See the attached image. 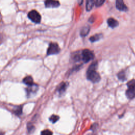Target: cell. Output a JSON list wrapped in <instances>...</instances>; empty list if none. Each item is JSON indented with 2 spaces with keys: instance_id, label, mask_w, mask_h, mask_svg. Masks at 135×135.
Here are the masks:
<instances>
[{
  "instance_id": "obj_14",
  "label": "cell",
  "mask_w": 135,
  "mask_h": 135,
  "mask_svg": "<svg viewBox=\"0 0 135 135\" xmlns=\"http://www.w3.org/2000/svg\"><path fill=\"white\" fill-rule=\"evenodd\" d=\"M102 34H95L93 36H92L90 38V41L92 42H94L95 41L99 40L101 37H102Z\"/></svg>"
},
{
  "instance_id": "obj_4",
  "label": "cell",
  "mask_w": 135,
  "mask_h": 135,
  "mask_svg": "<svg viewBox=\"0 0 135 135\" xmlns=\"http://www.w3.org/2000/svg\"><path fill=\"white\" fill-rule=\"evenodd\" d=\"M28 18L34 23H39L41 20V17L38 12L35 10H32L28 13Z\"/></svg>"
},
{
  "instance_id": "obj_19",
  "label": "cell",
  "mask_w": 135,
  "mask_h": 135,
  "mask_svg": "<svg viewBox=\"0 0 135 135\" xmlns=\"http://www.w3.org/2000/svg\"><path fill=\"white\" fill-rule=\"evenodd\" d=\"M41 135H52V132L49 130H44L41 133Z\"/></svg>"
},
{
  "instance_id": "obj_21",
  "label": "cell",
  "mask_w": 135,
  "mask_h": 135,
  "mask_svg": "<svg viewBox=\"0 0 135 135\" xmlns=\"http://www.w3.org/2000/svg\"><path fill=\"white\" fill-rule=\"evenodd\" d=\"M90 135H93V134H90Z\"/></svg>"
},
{
  "instance_id": "obj_17",
  "label": "cell",
  "mask_w": 135,
  "mask_h": 135,
  "mask_svg": "<svg viewBox=\"0 0 135 135\" xmlns=\"http://www.w3.org/2000/svg\"><path fill=\"white\" fill-rule=\"evenodd\" d=\"M22 107H17L15 109H14V112L16 115H20L21 114H22Z\"/></svg>"
},
{
  "instance_id": "obj_20",
  "label": "cell",
  "mask_w": 135,
  "mask_h": 135,
  "mask_svg": "<svg viewBox=\"0 0 135 135\" xmlns=\"http://www.w3.org/2000/svg\"><path fill=\"white\" fill-rule=\"evenodd\" d=\"M34 129V127L31 124V123H28V125H27V130H28V132H31L32 131H33Z\"/></svg>"
},
{
  "instance_id": "obj_16",
  "label": "cell",
  "mask_w": 135,
  "mask_h": 135,
  "mask_svg": "<svg viewBox=\"0 0 135 135\" xmlns=\"http://www.w3.org/2000/svg\"><path fill=\"white\" fill-rule=\"evenodd\" d=\"M118 77L119 79L121 80V81H124L126 79V75H125V73L123 71L120 72L118 74Z\"/></svg>"
},
{
  "instance_id": "obj_11",
  "label": "cell",
  "mask_w": 135,
  "mask_h": 135,
  "mask_svg": "<svg viewBox=\"0 0 135 135\" xmlns=\"http://www.w3.org/2000/svg\"><path fill=\"white\" fill-rule=\"evenodd\" d=\"M66 88V84L64 82H62L61 84H60L59 88H57V91L60 94H63L64 91H65Z\"/></svg>"
},
{
  "instance_id": "obj_7",
  "label": "cell",
  "mask_w": 135,
  "mask_h": 135,
  "mask_svg": "<svg viewBox=\"0 0 135 135\" xmlns=\"http://www.w3.org/2000/svg\"><path fill=\"white\" fill-rule=\"evenodd\" d=\"M45 6L47 8L57 7L60 6V3L55 1H46L45 2Z\"/></svg>"
},
{
  "instance_id": "obj_6",
  "label": "cell",
  "mask_w": 135,
  "mask_h": 135,
  "mask_svg": "<svg viewBox=\"0 0 135 135\" xmlns=\"http://www.w3.org/2000/svg\"><path fill=\"white\" fill-rule=\"evenodd\" d=\"M115 6L118 9L121 11H128V8L125 5L123 1L117 0L115 2Z\"/></svg>"
},
{
  "instance_id": "obj_5",
  "label": "cell",
  "mask_w": 135,
  "mask_h": 135,
  "mask_svg": "<svg viewBox=\"0 0 135 135\" xmlns=\"http://www.w3.org/2000/svg\"><path fill=\"white\" fill-rule=\"evenodd\" d=\"M60 49L58 44L56 43H51L47 50V54L48 55L56 54L59 53Z\"/></svg>"
},
{
  "instance_id": "obj_9",
  "label": "cell",
  "mask_w": 135,
  "mask_h": 135,
  "mask_svg": "<svg viewBox=\"0 0 135 135\" xmlns=\"http://www.w3.org/2000/svg\"><path fill=\"white\" fill-rule=\"evenodd\" d=\"M107 23L108 25L111 28H114L117 27L119 24L118 22L116 20L112 17H110L108 19Z\"/></svg>"
},
{
  "instance_id": "obj_2",
  "label": "cell",
  "mask_w": 135,
  "mask_h": 135,
  "mask_svg": "<svg viewBox=\"0 0 135 135\" xmlns=\"http://www.w3.org/2000/svg\"><path fill=\"white\" fill-rule=\"evenodd\" d=\"M128 89L126 91V95L129 99L135 97V80H131L127 83Z\"/></svg>"
},
{
  "instance_id": "obj_12",
  "label": "cell",
  "mask_w": 135,
  "mask_h": 135,
  "mask_svg": "<svg viewBox=\"0 0 135 135\" xmlns=\"http://www.w3.org/2000/svg\"><path fill=\"white\" fill-rule=\"evenodd\" d=\"M94 4V2L93 1H91V0H88L86 1V9L88 11H90L93 5Z\"/></svg>"
},
{
  "instance_id": "obj_13",
  "label": "cell",
  "mask_w": 135,
  "mask_h": 135,
  "mask_svg": "<svg viewBox=\"0 0 135 135\" xmlns=\"http://www.w3.org/2000/svg\"><path fill=\"white\" fill-rule=\"evenodd\" d=\"M90 31V27L89 26H85L83 27L81 31L80 34L82 36H86Z\"/></svg>"
},
{
  "instance_id": "obj_15",
  "label": "cell",
  "mask_w": 135,
  "mask_h": 135,
  "mask_svg": "<svg viewBox=\"0 0 135 135\" xmlns=\"http://www.w3.org/2000/svg\"><path fill=\"white\" fill-rule=\"evenodd\" d=\"M59 119V117L57 115H52L50 118H49V120L51 122H52V123H55Z\"/></svg>"
},
{
  "instance_id": "obj_10",
  "label": "cell",
  "mask_w": 135,
  "mask_h": 135,
  "mask_svg": "<svg viewBox=\"0 0 135 135\" xmlns=\"http://www.w3.org/2000/svg\"><path fill=\"white\" fill-rule=\"evenodd\" d=\"M23 82L24 84L27 85L28 86H31L34 84L33 79L31 76H27L23 79Z\"/></svg>"
},
{
  "instance_id": "obj_8",
  "label": "cell",
  "mask_w": 135,
  "mask_h": 135,
  "mask_svg": "<svg viewBox=\"0 0 135 135\" xmlns=\"http://www.w3.org/2000/svg\"><path fill=\"white\" fill-rule=\"evenodd\" d=\"M37 90V85L34 84L32 85L28 86L26 89V92L28 96H31L34 93H35Z\"/></svg>"
},
{
  "instance_id": "obj_1",
  "label": "cell",
  "mask_w": 135,
  "mask_h": 135,
  "mask_svg": "<svg viewBox=\"0 0 135 135\" xmlns=\"http://www.w3.org/2000/svg\"><path fill=\"white\" fill-rule=\"evenodd\" d=\"M97 65L98 64L97 62L92 63L89 66L86 72L87 79L93 83H97L99 82L101 79L99 74L95 71Z\"/></svg>"
},
{
  "instance_id": "obj_18",
  "label": "cell",
  "mask_w": 135,
  "mask_h": 135,
  "mask_svg": "<svg viewBox=\"0 0 135 135\" xmlns=\"http://www.w3.org/2000/svg\"><path fill=\"white\" fill-rule=\"evenodd\" d=\"M94 5L97 7H99L101 6L105 1L104 0H96V1H94Z\"/></svg>"
},
{
  "instance_id": "obj_3",
  "label": "cell",
  "mask_w": 135,
  "mask_h": 135,
  "mask_svg": "<svg viewBox=\"0 0 135 135\" xmlns=\"http://www.w3.org/2000/svg\"><path fill=\"white\" fill-rule=\"evenodd\" d=\"M81 57L84 63H87L92 60L94 55L91 51L88 49H85L82 51Z\"/></svg>"
}]
</instances>
